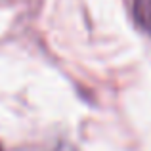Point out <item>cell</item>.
<instances>
[{
    "mask_svg": "<svg viewBox=\"0 0 151 151\" xmlns=\"http://www.w3.org/2000/svg\"><path fill=\"white\" fill-rule=\"evenodd\" d=\"M128 6L136 25L151 35V0H128Z\"/></svg>",
    "mask_w": 151,
    "mask_h": 151,
    "instance_id": "obj_1",
    "label": "cell"
},
{
    "mask_svg": "<svg viewBox=\"0 0 151 151\" xmlns=\"http://www.w3.org/2000/svg\"><path fill=\"white\" fill-rule=\"evenodd\" d=\"M0 151H2V147H0Z\"/></svg>",
    "mask_w": 151,
    "mask_h": 151,
    "instance_id": "obj_2",
    "label": "cell"
}]
</instances>
